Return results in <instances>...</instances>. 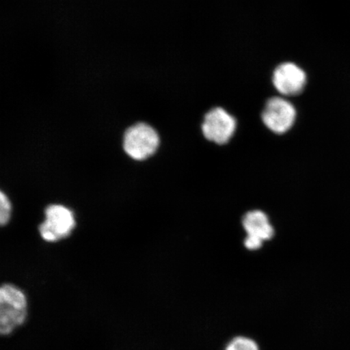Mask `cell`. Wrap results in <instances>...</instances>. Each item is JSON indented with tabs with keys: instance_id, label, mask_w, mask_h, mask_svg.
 <instances>
[{
	"instance_id": "cell-9",
	"label": "cell",
	"mask_w": 350,
	"mask_h": 350,
	"mask_svg": "<svg viewBox=\"0 0 350 350\" xmlns=\"http://www.w3.org/2000/svg\"><path fill=\"white\" fill-rule=\"evenodd\" d=\"M12 205L8 197L2 191L0 193V223L6 225L11 217Z\"/></svg>"
},
{
	"instance_id": "cell-6",
	"label": "cell",
	"mask_w": 350,
	"mask_h": 350,
	"mask_svg": "<svg viewBox=\"0 0 350 350\" xmlns=\"http://www.w3.org/2000/svg\"><path fill=\"white\" fill-rule=\"evenodd\" d=\"M243 225L247 234L244 244L249 250H257L265 241L273 238V226L266 214L259 210L247 213L243 219Z\"/></svg>"
},
{
	"instance_id": "cell-4",
	"label": "cell",
	"mask_w": 350,
	"mask_h": 350,
	"mask_svg": "<svg viewBox=\"0 0 350 350\" xmlns=\"http://www.w3.org/2000/svg\"><path fill=\"white\" fill-rule=\"evenodd\" d=\"M296 109L288 100L279 97L270 98L262 113V120L275 134H284L294 125Z\"/></svg>"
},
{
	"instance_id": "cell-3",
	"label": "cell",
	"mask_w": 350,
	"mask_h": 350,
	"mask_svg": "<svg viewBox=\"0 0 350 350\" xmlns=\"http://www.w3.org/2000/svg\"><path fill=\"white\" fill-rule=\"evenodd\" d=\"M75 225L71 210L63 205L52 204L46 209V219L39 226V231L44 240L56 242L68 237Z\"/></svg>"
},
{
	"instance_id": "cell-2",
	"label": "cell",
	"mask_w": 350,
	"mask_h": 350,
	"mask_svg": "<svg viewBox=\"0 0 350 350\" xmlns=\"http://www.w3.org/2000/svg\"><path fill=\"white\" fill-rule=\"evenodd\" d=\"M159 144V135L152 126L146 122H138L125 131L124 150L134 160L148 159L154 154Z\"/></svg>"
},
{
	"instance_id": "cell-1",
	"label": "cell",
	"mask_w": 350,
	"mask_h": 350,
	"mask_svg": "<svg viewBox=\"0 0 350 350\" xmlns=\"http://www.w3.org/2000/svg\"><path fill=\"white\" fill-rule=\"evenodd\" d=\"M27 306L23 291L13 284H3L0 290V331L3 335H10L24 325Z\"/></svg>"
},
{
	"instance_id": "cell-8",
	"label": "cell",
	"mask_w": 350,
	"mask_h": 350,
	"mask_svg": "<svg viewBox=\"0 0 350 350\" xmlns=\"http://www.w3.org/2000/svg\"><path fill=\"white\" fill-rule=\"evenodd\" d=\"M226 350H260V349L252 339L239 336L230 341Z\"/></svg>"
},
{
	"instance_id": "cell-5",
	"label": "cell",
	"mask_w": 350,
	"mask_h": 350,
	"mask_svg": "<svg viewBox=\"0 0 350 350\" xmlns=\"http://www.w3.org/2000/svg\"><path fill=\"white\" fill-rule=\"evenodd\" d=\"M236 120L226 109L217 107L204 116L202 131L208 141L224 144L229 142L236 130Z\"/></svg>"
},
{
	"instance_id": "cell-7",
	"label": "cell",
	"mask_w": 350,
	"mask_h": 350,
	"mask_svg": "<svg viewBox=\"0 0 350 350\" xmlns=\"http://www.w3.org/2000/svg\"><path fill=\"white\" fill-rule=\"evenodd\" d=\"M273 82L280 94L294 96L304 90L306 76L304 70L295 64L284 63L275 69Z\"/></svg>"
}]
</instances>
